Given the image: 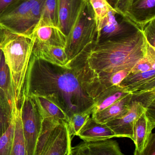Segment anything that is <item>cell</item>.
Returning a JSON list of instances; mask_svg holds the SVG:
<instances>
[{
	"mask_svg": "<svg viewBox=\"0 0 155 155\" xmlns=\"http://www.w3.org/2000/svg\"><path fill=\"white\" fill-rule=\"evenodd\" d=\"M119 85L132 94L155 90V70L129 74Z\"/></svg>",
	"mask_w": 155,
	"mask_h": 155,
	"instance_id": "12",
	"label": "cell"
},
{
	"mask_svg": "<svg viewBox=\"0 0 155 155\" xmlns=\"http://www.w3.org/2000/svg\"><path fill=\"white\" fill-rule=\"evenodd\" d=\"M121 150L114 140L83 142L71 148L70 155H113Z\"/></svg>",
	"mask_w": 155,
	"mask_h": 155,
	"instance_id": "13",
	"label": "cell"
},
{
	"mask_svg": "<svg viewBox=\"0 0 155 155\" xmlns=\"http://www.w3.org/2000/svg\"><path fill=\"white\" fill-rule=\"evenodd\" d=\"M151 70H155V54H147L139 60L133 67L131 73L144 72Z\"/></svg>",
	"mask_w": 155,
	"mask_h": 155,
	"instance_id": "29",
	"label": "cell"
},
{
	"mask_svg": "<svg viewBox=\"0 0 155 155\" xmlns=\"http://www.w3.org/2000/svg\"><path fill=\"white\" fill-rule=\"evenodd\" d=\"M132 98V94H129L106 109L93 114L91 117L97 123L102 124H106L121 118L129 110Z\"/></svg>",
	"mask_w": 155,
	"mask_h": 155,
	"instance_id": "17",
	"label": "cell"
},
{
	"mask_svg": "<svg viewBox=\"0 0 155 155\" xmlns=\"http://www.w3.org/2000/svg\"><path fill=\"white\" fill-rule=\"evenodd\" d=\"M14 134L10 155H27L23 132L20 108L14 107Z\"/></svg>",
	"mask_w": 155,
	"mask_h": 155,
	"instance_id": "21",
	"label": "cell"
},
{
	"mask_svg": "<svg viewBox=\"0 0 155 155\" xmlns=\"http://www.w3.org/2000/svg\"><path fill=\"white\" fill-rule=\"evenodd\" d=\"M48 98L68 117L90 109L93 100L84 89L73 68L58 66L32 54L23 94Z\"/></svg>",
	"mask_w": 155,
	"mask_h": 155,
	"instance_id": "2",
	"label": "cell"
},
{
	"mask_svg": "<svg viewBox=\"0 0 155 155\" xmlns=\"http://www.w3.org/2000/svg\"><path fill=\"white\" fill-rule=\"evenodd\" d=\"M3 53L2 50L0 49V64H1V59H2V55Z\"/></svg>",
	"mask_w": 155,
	"mask_h": 155,
	"instance_id": "36",
	"label": "cell"
},
{
	"mask_svg": "<svg viewBox=\"0 0 155 155\" xmlns=\"http://www.w3.org/2000/svg\"><path fill=\"white\" fill-rule=\"evenodd\" d=\"M147 42L155 48V19L147 23L141 29Z\"/></svg>",
	"mask_w": 155,
	"mask_h": 155,
	"instance_id": "30",
	"label": "cell"
},
{
	"mask_svg": "<svg viewBox=\"0 0 155 155\" xmlns=\"http://www.w3.org/2000/svg\"><path fill=\"white\" fill-rule=\"evenodd\" d=\"M147 109L141 103L133 100L128 112L121 118L115 119L106 124L113 131L117 137H127L133 139V128L135 123Z\"/></svg>",
	"mask_w": 155,
	"mask_h": 155,
	"instance_id": "9",
	"label": "cell"
},
{
	"mask_svg": "<svg viewBox=\"0 0 155 155\" xmlns=\"http://www.w3.org/2000/svg\"><path fill=\"white\" fill-rule=\"evenodd\" d=\"M86 0H58V28L66 36Z\"/></svg>",
	"mask_w": 155,
	"mask_h": 155,
	"instance_id": "10",
	"label": "cell"
},
{
	"mask_svg": "<svg viewBox=\"0 0 155 155\" xmlns=\"http://www.w3.org/2000/svg\"><path fill=\"white\" fill-rule=\"evenodd\" d=\"M96 33L94 13L88 0H86L66 36L65 49L68 56V64L94 41Z\"/></svg>",
	"mask_w": 155,
	"mask_h": 155,
	"instance_id": "4",
	"label": "cell"
},
{
	"mask_svg": "<svg viewBox=\"0 0 155 155\" xmlns=\"http://www.w3.org/2000/svg\"><path fill=\"white\" fill-rule=\"evenodd\" d=\"M155 127V119L145 113L143 114L135 123L133 128V141L135 150L142 152L144 149L149 136Z\"/></svg>",
	"mask_w": 155,
	"mask_h": 155,
	"instance_id": "18",
	"label": "cell"
},
{
	"mask_svg": "<svg viewBox=\"0 0 155 155\" xmlns=\"http://www.w3.org/2000/svg\"><path fill=\"white\" fill-rule=\"evenodd\" d=\"M130 94L119 85L108 87L93 99V104L88 111L91 114L100 112Z\"/></svg>",
	"mask_w": 155,
	"mask_h": 155,
	"instance_id": "19",
	"label": "cell"
},
{
	"mask_svg": "<svg viewBox=\"0 0 155 155\" xmlns=\"http://www.w3.org/2000/svg\"><path fill=\"white\" fill-rule=\"evenodd\" d=\"M40 20L58 28V0H45Z\"/></svg>",
	"mask_w": 155,
	"mask_h": 155,
	"instance_id": "24",
	"label": "cell"
},
{
	"mask_svg": "<svg viewBox=\"0 0 155 155\" xmlns=\"http://www.w3.org/2000/svg\"><path fill=\"white\" fill-rule=\"evenodd\" d=\"M34 42L27 36L0 28V49L11 72L15 104L20 108Z\"/></svg>",
	"mask_w": 155,
	"mask_h": 155,
	"instance_id": "3",
	"label": "cell"
},
{
	"mask_svg": "<svg viewBox=\"0 0 155 155\" xmlns=\"http://www.w3.org/2000/svg\"><path fill=\"white\" fill-rule=\"evenodd\" d=\"M14 128L13 115L10 126L6 132L0 137V155H10L13 140Z\"/></svg>",
	"mask_w": 155,
	"mask_h": 155,
	"instance_id": "27",
	"label": "cell"
},
{
	"mask_svg": "<svg viewBox=\"0 0 155 155\" xmlns=\"http://www.w3.org/2000/svg\"><path fill=\"white\" fill-rule=\"evenodd\" d=\"M14 107L0 88V137L6 132L12 123Z\"/></svg>",
	"mask_w": 155,
	"mask_h": 155,
	"instance_id": "23",
	"label": "cell"
},
{
	"mask_svg": "<svg viewBox=\"0 0 155 155\" xmlns=\"http://www.w3.org/2000/svg\"><path fill=\"white\" fill-rule=\"evenodd\" d=\"M141 30L126 15L112 9L97 30L94 42H102L130 36Z\"/></svg>",
	"mask_w": 155,
	"mask_h": 155,
	"instance_id": "6",
	"label": "cell"
},
{
	"mask_svg": "<svg viewBox=\"0 0 155 155\" xmlns=\"http://www.w3.org/2000/svg\"><path fill=\"white\" fill-rule=\"evenodd\" d=\"M72 138L66 122L57 124L40 152L35 155H70Z\"/></svg>",
	"mask_w": 155,
	"mask_h": 155,
	"instance_id": "7",
	"label": "cell"
},
{
	"mask_svg": "<svg viewBox=\"0 0 155 155\" xmlns=\"http://www.w3.org/2000/svg\"><path fill=\"white\" fill-rule=\"evenodd\" d=\"M83 142L104 141L117 137L113 131L106 124L97 123L90 117L77 134Z\"/></svg>",
	"mask_w": 155,
	"mask_h": 155,
	"instance_id": "15",
	"label": "cell"
},
{
	"mask_svg": "<svg viewBox=\"0 0 155 155\" xmlns=\"http://www.w3.org/2000/svg\"><path fill=\"white\" fill-rule=\"evenodd\" d=\"M32 54L58 66L66 67L68 64V56L64 47L34 42Z\"/></svg>",
	"mask_w": 155,
	"mask_h": 155,
	"instance_id": "16",
	"label": "cell"
},
{
	"mask_svg": "<svg viewBox=\"0 0 155 155\" xmlns=\"http://www.w3.org/2000/svg\"><path fill=\"white\" fill-rule=\"evenodd\" d=\"M133 67H129L125 68L110 75L105 82L104 84H103L101 88V93L108 87H111L113 86L119 85L122 81L126 76L129 75Z\"/></svg>",
	"mask_w": 155,
	"mask_h": 155,
	"instance_id": "28",
	"label": "cell"
},
{
	"mask_svg": "<svg viewBox=\"0 0 155 155\" xmlns=\"http://www.w3.org/2000/svg\"><path fill=\"white\" fill-rule=\"evenodd\" d=\"M0 88L4 92L12 106L16 105L11 72L3 54L0 64Z\"/></svg>",
	"mask_w": 155,
	"mask_h": 155,
	"instance_id": "22",
	"label": "cell"
},
{
	"mask_svg": "<svg viewBox=\"0 0 155 155\" xmlns=\"http://www.w3.org/2000/svg\"><path fill=\"white\" fill-rule=\"evenodd\" d=\"M124 155L123 153H122V151H121V150H119V151L117 152V153H116L114 155Z\"/></svg>",
	"mask_w": 155,
	"mask_h": 155,
	"instance_id": "35",
	"label": "cell"
},
{
	"mask_svg": "<svg viewBox=\"0 0 155 155\" xmlns=\"http://www.w3.org/2000/svg\"><path fill=\"white\" fill-rule=\"evenodd\" d=\"M134 155H155V134L152 133L147 143L142 152L135 150Z\"/></svg>",
	"mask_w": 155,
	"mask_h": 155,
	"instance_id": "31",
	"label": "cell"
},
{
	"mask_svg": "<svg viewBox=\"0 0 155 155\" xmlns=\"http://www.w3.org/2000/svg\"><path fill=\"white\" fill-rule=\"evenodd\" d=\"M32 2V0H20L0 15V28L24 35L25 20Z\"/></svg>",
	"mask_w": 155,
	"mask_h": 155,
	"instance_id": "8",
	"label": "cell"
},
{
	"mask_svg": "<svg viewBox=\"0 0 155 155\" xmlns=\"http://www.w3.org/2000/svg\"><path fill=\"white\" fill-rule=\"evenodd\" d=\"M20 0H0V15Z\"/></svg>",
	"mask_w": 155,
	"mask_h": 155,
	"instance_id": "33",
	"label": "cell"
},
{
	"mask_svg": "<svg viewBox=\"0 0 155 155\" xmlns=\"http://www.w3.org/2000/svg\"><path fill=\"white\" fill-rule=\"evenodd\" d=\"M132 1L133 0H119L115 10L122 14L125 15Z\"/></svg>",
	"mask_w": 155,
	"mask_h": 155,
	"instance_id": "32",
	"label": "cell"
},
{
	"mask_svg": "<svg viewBox=\"0 0 155 155\" xmlns=\"http://www.w3.org/2000/svg\"><path fill=\"white\" fill-rule=\"evenodd\" d=\"M31 39L34 42L52 46L65 48L66 44V36L58 27L45 23L40 20Z\"/></svg>",
	"mask_w": 155,
	"mask_h": 155,
	"instance_id": "11",
	"label": "cell"
},
{
	"mask_svg": "<svg viewBox=\"0 0 155 155\" xmlns=\"http://www.w3.org/2000/svg\"><path fill=\"white\" fill-rule=\"evenodd\" d=\"M94 13L97 30L113 9L106 0H88Z\"/></svg>",
	"mask_w": 155,
	"mask_h": 155,
	"instance_id": "25",
	"label": "cell"
},
{
	"mask_svg": "<svg viewBox=\"0 0 155 155\" xmlns=\"http://www.w3.org/2000/svg\"><path fill=\"white\" fill-rule=\"evenodd\" d=\"M32 97L39 109L42 118H52L58 121L67 123L68 117L60 107L46 97L39 96Z\"/></svg>",
	"mask_w": 155,
	"mask_h": 155,
	"instance_id": "20",
	"label": "cell"
},
{
	"mask_svg": "<svg viewBox=\"0 0 155 155\" xmlns=\"http://www.w3.org/2000/svg\"><path fill=\"white\" fill-rule=\"evenodd\" d=\"M106 1L111 5V7L114 9L119 0H106Z\"/></svg>",
	"mask_w": 155,
	"mask_h": 155,
	"instance_id": "34",
	"label": "cell"
},
{
	"mask_svg": "<svg viewBox=\"0 0 155 155\" xmlns=\"http://www.w3.org/2000/svg\"><path fill=\"white\" fill-rule=\"evenodd\" d=\"M148 43L141 30L124 38L89 45L67 66L75 70L81 85L93 100L113 74L133 67L147 55Z\"/></svg>",
	"mask_w": 155,
	"mask_h": 155,
	"instance_id": "1",
	"label": "cell"
},
{
	"mask_svg": "<svg viewBox=\"0 0 155 155\" xmlns=\"http://www.w3.org/2000/svg\"><path fill=\"white\" fill-rule=\"evenodd\" d=\"M125 15L141 30L155 19V0H133Z\"/></svg>",
	"mask_w": 155,
	"mask_h": 155,
	"instance_id": "14",
	"label": "cell"
},
{
	"mask_svg": "<svg viewBox=\"0 0 155 155\" xmlns=\"http://www.w3.org/2000/svg\"><path fill=\"white\" fill-rule=\"evenodd\" d=\"M91 115L87 110L83 113L74 114L69 118L67 124L69 133L72 137L77 136L81 128L91 117Z\"/></svg>",
	"mask_w": 155,
	"mask_h": 155,
	"instance_id": "26",
	"label": "cell"
},
{
	"mask_svg": "<svg viewBox=\"0 0 155 155\" xmlns=\"http://www.w3.org/2000/svg\"><path fill=\"white\" fill-rule=\"evenodd\" d=\"M27 155H34L43 118L32 97L23 95L20 107Z\"/></svg>",
	"mask_w": 155,
	"mask_h": 155,
	"instance_id": "5",
	"label": "cell"
}]
</instances>
